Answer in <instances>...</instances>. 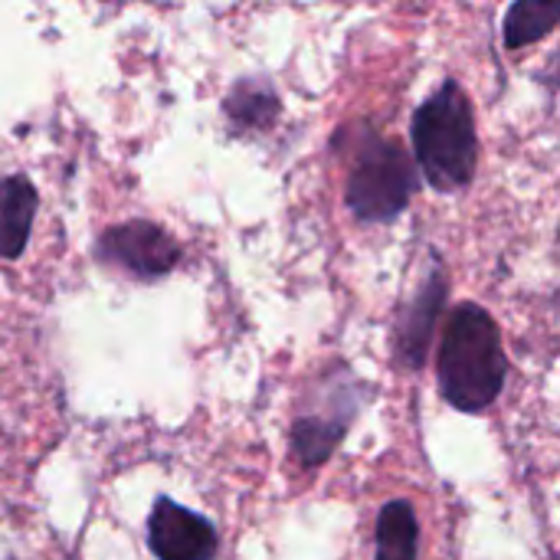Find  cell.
Instances as JSON below:
<instances>
[{
  "mask_svg": "<svg viewBox=\"0 0 560 560\" xmlns=\"http://www.w3.org/2000/svg\"><path fill=\"white\" fill-rule=\"evenodd\" d=\"M436 374L446 404L459 413H482L499 400L509 377V358L502 331L482 305H456L443 331Z\"/></svg>",
  "mask_w": 560,
  "mask_h": 560,
  "instance_id": "cell-1",
  "label": "cell"
},
{
  "mask_svg": "<svg viewBox=\"0 0 560 560\" xmlns=\"http://www.w3.org/2000/svg\"><path fill=\"white\" fill-rule=\"evenodd\" d=\"M413 158L427 184L440 194L466 190L479 167L476 112L466 89L446 79L413 115Z\"/></svg>",
  "mask_w": 560,
  "mask_h": 560,
  "instance_id": "cell-2",
  "label": "cell"
},
{
  "mask_svg": "<svg viewBox=\"0 0 560 560\" xmlns=\"http://www.w3.org/2000/svg\"><path fill=\"white\" fill-rule=\"evenodd\" d=\"M341 138L348 141V184H345V203L361 223H390L397 220L413 190H417V171L407 151L374 131L371 125L345 128Z\"/></svg>",
  "mask_w": 560,
  "mask_h": 560,
  "instance_id": "cell-3",
  "label": "cell"
},
{
  "mask_svg": "<svg viewBox=\"0 0 560 560\" xmlns=\"http://www.w3.org/2000/svg\"><path fill=\"white\" fill-rule=\"evenodd\" d=\"M98 259L135 276V279H161L180 262V243L151 220H128L108 226L95 246Z\"/></svg>",
  "mask_w": 560,
  "mask_h": 560,
  "instance_id": "cell-4",
  "label": "cell"
},
{
  "mask_svg": "<svg viewBox=\"0 0 560 560\" xmlns=\"http://www.w3.org/2000/svg\"><path fill=\"white\" fill-rule=\"evenodd\" d=\"M148 545L158 560H217L220 551L217 528L171 499L154 502L148 518Z\"/></svg>",
  "mask_w": 560,
  "mask_h": 560,
  "instance_id": "cell-5",
  "label": "cell"
},
{
  "mask_svg": "<svg viewBox=\"0 0 560 560\" xmlns=\"http://www.w3.org/2000/svg\"><path fill=\"white\" fill-rule=\"evenodd\" d=\"M351 387H354V377L338 387L328 410H302L295 417V423H292V456L305 469H315V466L328 463V456L345 440V430H348V423L354 420V410H358V404L351 397Z\"/></svg>",
  "mask_w": 560,
  "mask_h": 560,
  "instance_id": "cell-6",
  "label": "cell"
},
{
  "mask_svg": "<svg viewBox=\"0 0 560 560\" xmlns=\"http://www.w3.org/2000/svg\"><path fill=\"white\" fill-rule=\"evenodd\" d=\"M443 302H446V272L440 266H430L417 295L404 305L400 328H397V354L400 364H407L410 371H420L427 364L430 338L443 312Z\"/></svg>",
  "mask_w": 560,
  "mask_h": 560,
  "instance_id": "cell-7",
  "label": "cell"
},
{
  "mask_svg": "<svg viewBox=\"0 0 560 560\" xmlns=\"http://www.w3.org/2000/svg\"><path fill=\"white\" fill-rule=\"evenodd\" d=\"M36 203L39 197L26 174L0 177V259L23 256L30 233H33Z\"/></svg>",
  "mask_w": 560,
  "mask_h": 560,
  "instance_id": "cell-8",
  "label": "cell"
},
{
  "mask_svg": "<svg viewBox=\"0 0 560 560\" xmlns=\"http://www.w3.org/2000/svg\"><path fill=\"white\" fill-rule=\"evenodd\" d=\"M420 525L407 499H394L381 509L374 528V560H417Z\"/></svg>",
  "mask_w": 560,
  "mask_h": 560,
  "instance_id": "cell-9",
  "label": "cell"
},
{
  "mask_svg": "<svg viewBox=\"0 0 560 560\" xmlns=\"http://www.w3.org/2000/svg\"><path fill=\"white\" fill-rule=\"evenodd\" d=\"M223 112L236 128L262 131L279 118V95L262 79H243V82H236L230 89V95L223 102Z\"/></svg>",
  "mask_w": 560,
  "mask_h": 560,
  "instance_id": "cell-10",
  "label": "cell"
},
{
  "mask_svg": "<svg viewBox=\"0 0 560 560\" xmlns=\"http://www.w3.org/2000/svg\"><path fill=\"white\" fill-rule=\"evenodd\" d=\"M560 20V0H515L505 13V30H502V39L505 46L515 52V49H525L545 36L555 33Z\"/></svg>",
  "mask_w": 560,
  "mask_h": 560,
  "instance_id": "cell-11",
  "label": "cell"
}]
</instances>
